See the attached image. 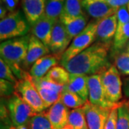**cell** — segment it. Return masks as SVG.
Returning <instances> with one entry per match:
<instances>
[{"instance_id": "5", "label": "cell", "mask_w": 129, "mask_h": 129, "mask_svg": "<svg viewBox=\"0 0 129 129\" xmlns=\"http://www.w3.org/2000/svg\"><path fill=\"white\" fill-rule=\"evenodd\" d=\"M15 92L27 105L30 106L36 114L46 111L45 103L37 91L29 73L25 72L22 78L18 79L15 83Z\"/></svg>"}, {"instance_id": "16", "label": "cell", "mask_w": 129, "mask_h": 129, "mask_svg": "<svg viewBox=\"0 0 129 129\" xmlns=\"http://www.w3.org/2000/svg\"><path fill=\"white\" fill-rule=\"evenodd\" d=\"M56 22L48 18L44 14L37 22L31 26L32 35L37 37L44 45L49 47L52 29Z\"/></svg>"}, {"instance_id": "37", "label": "cell", "mask_w": 129, "mask_h": 129, "mask_svg": "<svg viewBox=\"0 0 129 129\" xmlns=\"http://www.w3.org/2000/svg\"><path fill=\"white\" fill-rule=\"evenodd\" d=\"M7 11L8 10L5 7L4 4H2V2H1V5H0V19H3L7 15Z\"/></svg>"}, {"instance_id": "17", "label": "cell", "mask_w": 129, "mask_h": 129, "mask_svg": "<svg viewBox=\"0 0 129 129\" xmlns=\"http://www.w3.org/2000/svg\"><path fill=\"white\" fill-rule=\"evenodd\" d=\"M47 0H22V7L32 26L45 14Z\"/></svg>"}, {"instance_id": "29", "label": "cell", "mask_w": 129, "mask_h": 129, "mask_svg": "<svg viewBox=\"0 0 129 129\" xmlns=\"http://www.w3.org/2000/svg\"><path fill=\"white\" fill-rule=\"evenodd\" d=\"M29 129H53L43 113L35 115L29 123Z\"/></svg>"}, {"instance_id": "33", "label": "cell", "mask_w": 129, "mask_h": 129, "mask_svg": "<svg viewBox=\"0 0 129 129\" xmlns=\"http://www.w3.org/2000/svg\"><path fill=\"white\" fill-rule=\"evenodd\" d=\"M118 106L115 107V108H113L111 110V113L109 115L108 121H107L106 126H105V129H116V120H117L118 108Z\"/></svg>"}, {"instance_id": "30", "label": "cell", "mask_w": 129, "mask_h": 129, "mask_svg": "<svg viewBox=\"0 0 129 129\" xmlns=\"http://www.w3.org/2000/svg\"><path fill=\"white\" fill-rule=\"evenodd\" d=\"M0 78L14 84L17 81V78L15 77L12 70L2 58L0 59Z\"/></svg>"}, {"instance_id": "32", "label": "cell", "mask_w": 129, "mask_h": 129, "mask_svg": "<svg viewBox=\"0 0 129 129\" xmlns=\"http://www.w3.org/2000/svg\"><path fill=\"white\" fill-rule=\"evenodd\" d=\"M118 24H125L129 23V12L127 6L120 7L116 12Z\"/></svg>"}, {"instance_id": "19", "label": "cell", "mask_w": 129, "mask_h": 129, "mask_svg": "<svg viewBox=\"0 0 129 129\" xmlns=\"http://www.w3.org/2000/svg\"><path fill=\"white\" fill-rule=\"evenodd\" d=\"M88 77L84 75L70 74L69 82L64 86V89L77 94L87 103L89 101Z\"/></svg>"}, {"instance_id": "34", "label": "cell", "mask_w": 129, "mask_h": 129, "mask_svg": "<svg viewBox=\"0 0 129 129\" xmlns=\"http://www.w3.org/2000/svg\"><path fill=\"white\" fill-rule=\"evenodd\" d=\"M108 5L111 6L115 9H119L120 7L128 6L129 4V0H102Z\"/></svg>"}, {"instance_id": "2", "label": "cell", "mask_w": 129, "mask_h": 129, "mask_svg": "<svg viewBox=\"0 0 129 129\" xmlns=\"http://www.w3.org/2000/svg\"><path fill=\"white\" fill-rule=\"evenodd\" d=\"M29 35L2 42L0 45L1 58L12 70L15 77L22 78L25 73L22 64L27 54Z\"/></svg>"}, {"instance_id": "13", "label": "cell", "mask_w": 129, "mask_h": 129, "mask_svg": "<svg viewBox=\"0 0 129 129\" xmlns=\"http://www.w3.org/2000/svg\"><path fill=\"white\" fill-rule=\"evenodd\" d=\"M118 28V19L115 14L99 21L96 31V42L112 46Z\"/></svg>"}, {"instance_id": "15", "label": "cell", "mask_w": 129, "mask_h": 129, "mask_svg": "<svg viewBox=\"0 0 129 129\" xmlns=\"http://www.w3.org/2000/svg\"><path fill=\"white\" fill-rule=\"evenodd\" d=\"M50 52V50L48 47L44 45L37 37L31 35L28 46L27 54L22 64L24 70L30 69L37 60L44 56L49 55Z\"/></svg>"}, {"instance_id": "4", "label": "cell", "mask_w": 129, "mask_h": 129, "mask_svg": "<svg viewBox=\"0 0 129 129\" xmlns=\"http://www.w3.org/2000/svg\"><path fill=\"white\" fill-rule=\"evenodd\" d=\"M99 21L96 19L92 20L78 35L73 38L69 47L61 57V66H64L74 57L95 43V41H96V31Z\"/></svg>"}, {"instance_id": "3", "label": "cell", "mask_w": 129, "mask_h": 129, "mask_svg": "<svg viewBox=\"0 0 129 129\" xmlns=\"http://www.w3.org/2000/svg\"><path fill=\"white\" fill-rule=\"evenodd\" d=\"M31 25L23 12L19 9L9 12L0 21V40L5 41L26 36Z\"/></svg>"}, {"instance_id": "7", "label": "cell", "mask_w": 129, "mask_h": 129, "mask_svg": "<svg viewBox=\"0 0 129 129\" xmlns=\"http://www.w3.org/2000/svg\"><path fill=\"white\" fill-rule=\"evenodd\" d=\"M120 74L114 65L101 73L102 84L107 100L112 103H118L122 99L123 84Z\"/></svg>"}, {"instance_id": "27", "label": "cell", "mask_w": 129, "mask_h": 129, "mask_svg": "<svg viewBox=\"0 0 129 129\" xmlns=\"http://www.w3.org/2000/svg\"><path fill=\"white\" fill-rule=\"evenodd\" d=\"M83 0H66L64 9L61 15L76 17L84 14L82 7Z\"/></svg>"}, {"instance_id": "26", "label": "cell", "mask_w": 129, "mask_h": 129, "mask_svg": "<svg viewBox=\"0 0 129 129\" xmlns=\"http://www.w3.org/2000/svg\"><path fill=\"white\" fill-rule=\"evenodd\" d=\"M116 129H129V100L121 101L118 108Z\"/></svg>"}, {"instance_id": "21", "label": "cell", "mask_w": 129, "mask_h": 129, "mask_svg": "<svg viewBox=\"0 0 129 129\" xmlns=\"http://www.w3.org/2000/svg\"><path fill=\"white\" fill-rule=\"evenodd\" d=\"M129 41V23L118 24L115 37L111 47V55L114 57L120 52L123 51Z\"/></svg>"}, {"instance_id": "8", "label": "cell", "mask_w": 129, "mask_h": 129, "mask_svg": "<svg viewBox=\"0 0 129 129\" xmlns=\"http://www.w3.org/2000/svg\"><path fill=\"white\" fill-rule=\"evenodd\" d=\"M32 80L45 103L46 109L60 101L61 94L64 90L63 86L53 83L46 75L40 78H32Z\"/></svg>"}, {"instance_id": "20", "label": "cell", "mask_w": 129, "mask_h": 129, "mask_svg": "<svg viewBox=\"0 0 129 129\" xmlns=\"http://www.w3.org/2000/svg\"><path fill=\"white\" fill-rule=\"evenodd\" d=\"M60 20L70 37L73 39L78 35L88 25V17L85 13L76 17H70L61 15Z\"/></svg>"}, {"instance_id": "11", "label": "cell", "mask_w": 129, "mask_h": 129, "mask_svg": "<svg viewBox=\"0 0 129 129\" xmlns=\"http://www.w3.org/2000/svg\"><path fill=\"white\" fill-rule=\"evenodd\" d=\"M86 122L89 129H105L112 109L95 106L88 101L83 106Z\"/></svg>"}, {"instance_id": "28", "label": "cell", "mask_w": 129, "mask_h": 129, "mask_svg": "<svg viewBox=\"0 0 129 129\" xmlns=\"http://www.w3.org/2000/svg\"><path fill=\"white\" fill-rule=\"evenodd\" d=\"M115 66L122 75H129V52L122 51L115 57Z\"/></svg>"}, {"instance_id": "25", "label": "cell", "mask_w": 129, "mask_h": 129, "mask_svg": "<svg viewBox=\"0 0 129 129\" xmlns=\"http://www.w3.org/2000/svg\"><path fill=\"white\" fill-rule=\"evenodd\" d=\"M60 100L68 108H73V109L83 108L86 103V102L84 101L77 94L64 89L61 94Z\"/></svg>"}, {"instance_id": "39", "label": "cell", "mask_w": 129, "mask_h": 129, "mask_svg": "<svg viewBox=\"0 0 129 129\" xmlns=\"http://www.w3.org/2000/svg\"><path fill=\"white\" fill-rule=\"evenodd\" d=\"M127 7H128V12H129V4L128 5V6H127Z\"/></svg>"}, {"instance_id": "14", "label": "cell", "mask_w": 129, "mask_h": 129, "mask_svg": "<svg viewBox=\"0 0 129 129\" xmlns=\"http://www.w3.org/2000/svg\"><path fill=\"white\" fill-rule=\"evenodd\" d=\"M82 7L90 17L96 20L115 14L118 9L112 7L102 0H83Z\"/></svg>"}, {"instance_id": "31", "label": "cell", "mask_w": 129, "mask_h": 129, "mask_svg": "<svg viewBox=\"0 0 129 129\" xmlns=\"http://www.w3.org/2000/svg\"><path fill=\"white\" fill-rule=\"evenodd\" d=\"M0 91L2 98H10L15 92V84L3 79L0 80Z\"/></svg>"}, {"instance_id": "1", "label": "cell", "mask_w": 129, "mask_h": 129, "mask_svg": "<svg viewBox=\"0 0 129 129\" xmlns=\"http://www.w3.org/2000/svg\"><path fill=\"white\" fill-rule=\"evenodd\" d=\"M111 47L95 42L62 67L70 74L90 76L103 73L111 66L109 60V51Z\"/></svg>"}, {"instance_id": "18", "label": "cell", "mask_w": 129, "mask_h": 129, "mask_svg": "<svg viewBox=\"0 0 129 129\" xmlns=\"http://www.w3.org/2000/svg\"><path fill=\"white\" fill-rule=\"evenodd\" d=\"M60 57L55 55H47L35 62L29 69V73L34 78H43L52 68L55 67L59 62H60Z\"/></svg>"}, {"instance_id": "6", "label": "cell", "mask_w": 129, "mask_h": 129, "mask_svg": "<svg viewBox=\"0 0 129 129\" xmlns=\"http://www.w3.org/2000/svg\"><path fill=\"white\" fill-rule=\"evenodd\" d=\"M7 107L10 115V118L14 127L27 125L32 117L36 113L32 111L30 106L14 92L8 98Z\"/></svg>"}, {"instance_id": "12", "label": "cell", "mask_w": 129, "mask_h": 129, "mask_svg": "<svg viewBox=\"0 0 129 129\" xmlns=\"http://www.w3.org/2000/svg\"><path fill=\"white\" fill-rule=\"evenodd\" d=\"M69 108L60 101L42 112L53 129H63L69 119Z\"/></svg>"}, {"instance_id": "24", "label": "cell", "mask_w": 129, "mask_h": 129, "mask_svg": "<svg viewBox=\"0 0 129 129\" xmlns=\"http://www.w3.org/2000/svg\"><path fill=\"white\" fill-rule=\"evenodd\" d=\"M66 0H47L45 15L54 21L60 19Z\"/></svg>"}, {"instance_id": "23", "label": "cell", "mask_w": 129, "mask_h": 129, "mask_svg": "<svg viewBox=\"0 0 129 129\" xmlns=\"http://www.w3.org/2000/svg\"><path fill=\"white\" fill-rule=\"evenodd\" d=\"M48 78L57 85L64 87L70 80V73L62 66H55L47 74Z\"/></svg>"}, {"instance_id": "36", "label": "cell", "mask_w": 129, "mask_h": 129, "mask_svg": "<svg viewBox=\"0 0 129 129\" xmlns=\"http://www.w3.org/2000/svg\"><path fill=\"white\" fill-rule=\"evenodd\" d=\"M123 89V92H124L125 95L129 98V77L125 79Z\"/></svg>"}, {"instance_id": "9", "label": "cell", "mask_w": 129, "mask_h": 129, "mask_svg": "<svg viewBox=\"0 0 129 129\" xmlns=\"http://www.w3.org/2000/svg\"><path fill=\"white\" fill-rule=\"evenodd\" d=\"M88 92L89 102L95 106L111 110L118 107L121 103L120 101L118 103L114 104L107 100L102 84L101 74L92 75L88 77Z\"/></svg>"}, {"instance_id": "38", "label": "cell", "mask_w": 129, "mask_h": 129, "mask_svg": "<svg viewBox=\"0 0 129 129\" xmlns=\"http://www.w3.org/2000/svg\"><path fill=\"white\" fill-rule=\"evenodd\" d=\"M125 52H129V41L128 42V43H127L126 46H125Z\"/></svg>"}, {"instance_id": "22", "label": "cell", "mask_w": 129, "mask_h": 129, "mask_svg": "<svg viewBox=\"0 0 129 129\" xmlns=\"http://www.w3.org/2000/svg\"><path fill=\"white\" fill-rule=\"evenodd\" d=\"M63 129H89L83 108L70 111L68 122Z\"/></svg>"}, {"instance_id": "10", "label": "cell", "mask_w": 129, "mask_h": 129, "mask_svg": "<svg viewBox=\"0 0 129 129\" xmlns=\"http://www.w3.org/2000/svg\"><path fill=\"white\" fill-rule=\"evenodd\" d=\"M71 40L72 38L64 28L63 24L58 19L55 24L52 32L50 44L49 46L50 52L53 55L61 58L72 42Z\"/></svg>"}, {"instance_id": "35", "label": "cell", "mask_w": 129, "mask_h": 129, "mask_svg": "<svg viewBox=\"0 0 129 129\" xmlns=\"http://www.w3.org/2000/svg\"><path fill=\"white\" fill-rule=\"evenodd\" d=\"M1 2L4 4L5 7L9 12H12L15 11V9L18 5L19 0H1Z\"/></svg>"}]
</instances>
